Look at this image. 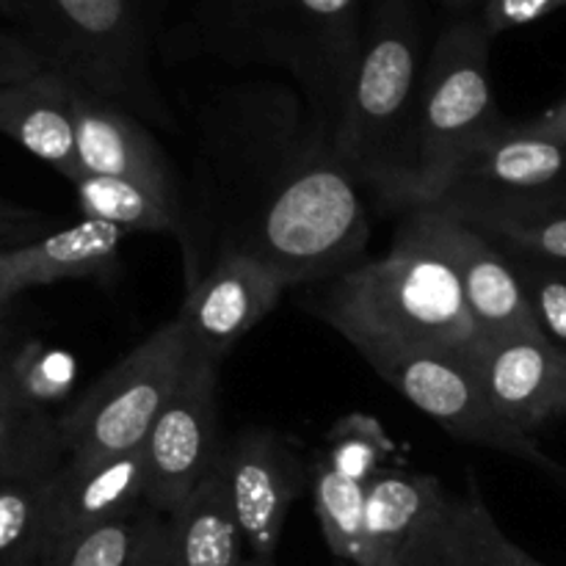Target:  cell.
<instances>
[{"mask_svg": "<svg viewBox=\"0 0 566 566\" xmlns=\"http://www.w3.org/2000/svg\"><path fill=\"white\" fill-rule=\"evenodd\" d=\"M368 365L453 440L509 453L553 475L558 484H566L564 464L553 462L528 434L501 418L468 363L437 357V354H401V357H376Z\"/></svg>", "mask_w": 566, "mask_h": 566, "instance_id": "9", "label": "cell"}, {"mask_svg": "<svg viewBox=\"0 0 566 566\" xmlns=\"http://www.w3.org/2000/svg\"><path fill=\"white\" fill-rule=\"evenodd\" d=\"M442 3L451 11H459V14H462V11L475 9V6H484V0H442Z\"/></svg>", "mask_w": 566, "mask_h": 566, "instance_id": "40", "label": "cell"}, {"mask_svg": "<svg viewBox=\"0 0 566 566\" xmlns=\"http://www.w3.org/2000/svg\"><path fill=\"white\" fill-rule=\"evenodd\" d=\"M0 17H3V20H11V22H17V25H20V17H22L20 0H0Z\"/></svg>", "mask_w": 566, "mask_h": 566, "instance_id": "39", "label": "cell"}, {"mask_svg": "<svg viewBox=\"0 0 566 566\" xmlns=\"http://www.w3.org/2000/svg\"><path fill=\"white\" fill-rule=\"evenodd\" d=\"M50 479L0 481V566H36L42 558Z\"/></svg>", "mask_w": 566, "mask_h": 566, "instance_id": "24", "label": "cell"}, {"mask_svg": "<svg viewBox=\"0 0 566 566\" xmlns=\"http://www.w3.org/2000/svg\"><path fill=\"white\" fill-rule=\"evenodd\" d=\"M0 133L75 186L83 177L75 147L72 81L55 70L0 86Z\"/></svg>", "mask_w": 566, "mask_h": 566, "instance_id": "17", "label": "cell"}, {"mask_svg": "<svg viewBox=\"0 0 566 566\" xmlns=\"http://www.w3.org/2000/svg\"><path fill=\"white\" fill-rule=\"evenodd\" d=\"M155 509L142 506L130 517L64 536L48 545L36 566H133L147 536Z\"/></svg>", "mask_w": 566, "mask_h": 566, "instance_id": "25", "label": "cell"}, {"mask_svg": "<svg viewBox=\"0 0 566 566\" xmlns=\"http://www.w3.org/2000/svg\"><path fill=\"white\" fill-rule=\"evenodd\" d=\"M221 468L249 556L274 562L293 503L313 481V462L291 437L252 426L227 440Z\"/></svg>", "mask_w": 566, "mask_h": 566, "instance_id": "12", "label": "cell"}, {"mask_svg": "<svg viewBox=\"0 0 566 566\" xmlns=\"http://www.w3.org/2000/svg\"><path fill=\"white\" fill-rule=\"evenodd\" d=\"M188 359L191 340L175 315L59 415L70 459L116 457L142 448L180 385Z\"/></svg>", "mask_w": 566, "mask_h": 566, "instance_id": "7", "label": "cell"}, {"mask_svg": "<svg viewBox=\"0 0 566 566\" xmlns=\"http://www.w3.org/2000/svg\"><path fill=\"white\" fill-rule=\"evenodd\" d=\"M426 59L418 0H379L365 22L352 92L335 125L337 158L379 202L401 166Z\"/></svg>", "mask_w": 566, "mask_h": 566, "instance_id": "6", "label": "cell"}, {"mask_svg": "<svg viewBox=\"0 0 566 566\" xmlns=\"http://www.w3.org/2000/svg\"><path fill=\"white\" fill-rule=\"evenodd\" d=\"M193 133L177 241L186 287L227 252L254 258L287 287L363 263L370 221L359 186L337 158L335 125L293 83H232L199 108Z\"/></svg>", "mask_w": 566, "mask_h": 566, "instance_id": "1", "label": "cell"}, {"mask_svg": "<svg viewBox=\"0 0 566 566\" xmlns=\"http://www.w3.org/2000/svg\"><path fill=\"white\" fill-rule=\"evenodd\" d=\"M396 562L398 566H468L462 547H459L451 495L409 536Z\"/></svg>", "mask_w": 566, "mask_h": 566, "instance_id": "30", "label": "cell"}, {"mask_svg": "<svg viewBox=\"0 0 566 566\" xmlns=\"http://www.w3.org/2000/svg\"><path fill=\"white\" fill-rule=\"evenodd\" d=\"M464 224L509 252L566 263V202L525 210V213L486 216V219H473Z\"/></svg>", "mask_w": 566, "mask_h": 566, "instance_id": "27", "label": "cell"}, {"mask_svg": "<svg viewBox=\"0 0 566 566\" xmlns=\"http://www.w3.org/2000/svg\"><path fill=\"white\" fill-rule=\"evenodd\" d=\"M14 370L25 390L48 407L53 398H66L72 385V363L59 352H44L36 343H22L14 354Z\"/></svg>", "mask_w": 566, "mask_h": 566, "instance_id": "31", "label": "cell"}, {"mask_svg": "<svg viewBox=\"0 0 566 566\" xmlns=\"http://www.w3.org/2000/svg\"><path fill=\"white\" fill-rule=\"evenodd\" d=\"M374 566H398L396 558H381V562H376Z\"/></svg>", "mask_w": 566, "mask_h": 566, "instance_id": "42", "label": "cell"}, {"mask_svg": "<svg viewBox=\"0 0 566 566\" xmlns=\"http://www.w3.org/2000/svg\"><path fill=\"white\" fill-rule=\"evenodd\" d=\"M44 224H48L44 216L0 199V249H6V252L39 241L42 238L39 232L44 230Z\"/></svg>", "mask_w": 566, "mask_h": 566, "instance_id": "34", "label": "cell"}, {"mask_svg": "<svg viewBox=\"0 0 566 566\" xmlns=\"http://www.w3.org/2000/svg\"><path fill=\"white\" fill-rule=\"evenodd\" d=\"M514 127L528 133V136L545 138V142H556L566 147V97L558 99V103H553L551 108L542 111V114L534 116V119L520 122V125Z\"/></svg>", "mask_w": 566, "mask_h": 566, "instance_id": "36", "label": "cell"}, {"mask_svg": "<svg viewBox=\"0 0 566 566\" xmlns=\"http://www.w3.org/2000/svg\"><path fill=\"white\" fill-rule=\"evenodd\" d=\"M448 501L434 475L385 468L365 484V520L374 564L396 558L409 536ZM370 564V566H374Z\"/></svg>", "mask_w": 566, "mask_h": 566, "instance_id": "21", "label": "cell"}, {"mask_svg": "<svg viewBox=\"0 0 566 566\" xmlns=\"http://www.w3.org/2000/svg\"><path fill=\"white\" fill-rule=\"evenodd\" d=\"M133 566H177L175 553H171V536L166 514L153 512L147 536H144V545L142 551H138V558Z\"/></svg>", "mask_w": 566, "mask_h": 566, "instance_id": "35", "label": "cell"}, {"mask_svg": "<svg viewBox=\"0 0 566 566\" xmlns=\"http://www.w3.org/2000/svg\"><path fill=\"white\" fill-rule=\"evenodd\" d=\"M17 296H20V293L11 285L9 269H6V249H0V315H9L11 302H14Z\"/></svg>", "mask_w": 566, "mask_h": 566, "instance_id": "38", "label": "cell"}, {"mask_svg": "<svg viewBox=\"0 0 566 566\" xmlns=\"http://www.w3.org/2000/svg\"><path fill=\"white\" fill-rule=\"evenodd\" d=\"M48 70V61L22 31L0 28V86L20 83Z\"/></svg>", "mask_w": 566, "mask_h": 566, "instance_id": "33", "label": "cell"}, {"mask_svg": "<svg viewBox=\"0 0 566 566\" xmlns=\"http://www.w3.org/2000/svg\"><path fill=\"white\" fill-rule=\"evenodd\" d=\"M315 503V517L321 523L326 547L343 562L354 566L374 564L365 520V484L346 479L313 459V481H310Z\"/></svg>", "mask_w": 566, "mask_h": 566, "instance_id": "23", "label": "cell"}, {"mask_svg": "<svg viewBox=\"0 0 566 566\" xmlns=\"http://www.w3.org/2000/svg\"><path fill=\"white\" fill-rule=\"evenodd\" d=\"M166 523L177 566H243L249 558L221 462Z\"/></svg>", "mask_w": 566, "mask_h": 566, "instance_id": "20", "label": "cell"}, {"mask_svg": "<svg viewBox=\"0 0 566 566\" xmlns=\"http://www.w3.org/2000/svg\"><path fill=\"white\" fill-rule=\"evenodd\" d=\"M503 252L512 260L514 274L523 285L539 332L553 346L566 352V263L531 258V254L509 252V249Z\"/></svg>", "mask_w": 566, "mask_h": 566, "instance_id": "29", "label": "cell"}, {"mask_svg": "<svg viewBox=\"0 0 566 566\" xmlns=\"http://www.w3.org/2000/svg\"><path fill=\"white\" fill-rule=\"evenodd\" d=\"M473 370L492 407L523 434L566 418V352L545 335L486 340Z\"/></svg>", "mask_w": 566, "mask_h": 566, "instance_id": "15", "label": "cell"}, {"mask_svg": "<svg viewBox=\"0 0 566 566\" xmlns=\"http://www.w3.org/2000/svg\"><path fill=\"white\" fill-rule=\"evenodd\" d=\"M77 205L86 219L108 221L125 232H166L177 241L186 232V219L177 205L136 182L116 177L83 175L75 182Z\"/></svg>", "mask_w": 566, "mask_h": 566, "instance_id": "22", "label": "cell"}, {"mask_svg": "<svg viewBox=\"0 0 566 566\" xmlns=\"http://www.w3.org/2000/svg\"><path fill=\"white\" fill-rule=\"evenodd\" d=\"M558 202H566V147L506 122L459 160L429 208L473 221Z\"/></svg>", "mask_w": 566, "mask_h": 566, "instance_id": "8", "label": "cell"}, {"mask_svg": "<svg viewBox=\"0 0 566 566\" xmlns=\"http://www.w3.org/2000/svg\"><path fill=\"white\" fill-rule=\"evenodd\" d=\"M396 232L434 249L448 260L462 285L464 302L481 340L542 335L523 285L514 274L512 260L490 238L464 221L431 208L409 210Z\"/></svg>", "mask_w": 566, "mask_h": 566, "instance_id": "11", "label": "cell"}, {"mask_svg": "<svg viewBox=\"0 0 566 566\" xmlns=\"http://www.w3.org/2000/svg\"><path fill=\"white\" fill-rule=\"evenodd\" d=\"M390 457V434L374 415L365 412H352L337 420L326 434L324 451L315 453V459L324 462L326 468L359 481V484H368L376 473H381Z\"/></svg>", "mask_w": 566, "mask_h": 566, "instance_id": "26", "label": "cell"}, {"mask_svg": "<svg viewBox=\"0 0 566 566\" xmlns=\"http://www.w3.org/2000/svg\"><path fill=\"white\" fill-rule=\"evenodd\" d=\"M490 44L479 17H459L434 39L385 208H429L459 160L506 127L492 94Z\"/></svg>", "mask_w": 566, "mask_h": 566, "instance_id": "4", "label": "cell"}, {"mask_svg": "<svg viewBox=\"0 0 566 566\" xmlns=\"http://www.w3.org/2000/svg\"><path fill=\"white\" fill-rule=\"evenodd\" d=\"M66 459L59 418L25 390L11 357L0 368V481L50 479Z\"/></svg>", "mask_w": 566, "mask_h": 566, "instance_id": "19", "label": "cell"}, {"mask_svg": "<svg viewBox=\"0 0 566 566\" xmlns=\"http://www.w3.org/2000/svg\"><path fill=\"white\" fill-rule=\"evenodd\" d=\"M147 459L136 451L97 459H66L50 479L48 545L147 506ZM48 551V547H44Z\"/></svg>", "mask_w": 566, "mask_h": 566, "instance_id": "16", "label": "cell"}, {"mask_svg": "<svg viewBox=\"0 0 566 566\" xmlns=\"http://www.w3.org/2000/svg\"><path fill=\"white\" fill-rule=\"evenodd\" d=\"M125 230L108 221L86 219L70 230L6 252L11 285L17 293L28 287L55 285L61 280H108L119 265Z\"/></svg>", "mask_w": 566, "mask_h": 566, "instance_id": "18", "label": "cell"}, {"mask_svg": "<svg viewBox=\"0 0 566 566\" xmlns=\"http://www.w3.org/2000/svg\"><path fill=\"white\" fill-rule=\"evenodd\" d=\"M72 114L83 175L136 182L182 210V177L147 122L77 83H72Z\"/></svg>", "mask_w": 566, "mask_h": 566, "instance_id": "14", "label": "cell"}, {"mask_svg": "<svg viewBox=\"0 0 566 566\" xmlns=\"http://www.w3.org/2000/svg\"><path fill=\"white\" fill-rule=\"evenodd\" d=\"M285 282L247 254H219L205 274L186 287L177 313L197 357L219 363L280 304Z\"/></svg>", "mask_w": 566, "mask_h": 566, "instance_id": "13", "label": "cell"}, {"mask_svg": "<svg viewBox=\"0 0 566 566\" xmlns=\"http://www.w3.org/2000/svg\"><path fill=\"white\" fill-rule=\"evenodd\" d=\"M22 33L48 70L122 105L153 130L180 133L153 64L142 0H20Z\"/></svg>", "mask_w": 566, "mask_h": 566, "instance_id": "5", "label": "cell"}, {"mask_svg": "<svg viewBox=\"0 0 566 566\" xmlns=\"http://www.w3.org/2000/svg\"><path fill=\"white\" fill-rule=\"evenodd\" d=\"M363 0H202L191 53L291 75L315 114L337 125L363 50Z\"/></svg>", "mask_w": 566, "mask_h": 566, "instance_id": "3", "label": "cell"}, {"mask_svg": "<svg viewBox=\"0 0 566 566\" xmlns=\"http://www.w3.org/2000/svg\"><path fill=\"white\" fill-rule=\"evenodd\" d=\"M243 566H274V562H263V558H254V556H249L247 562H243Z\"/></svg>", "mask_w": 566, "mask_h": 566, "instance_id": "41", "label": "cell"}, {"mask_svg": "<svg viewBox=\"0 0 566 566\" xmlns=\"http://www.w3.org/2000/svg\"><path fill=\"white\" fill-rule=\"evenodd\" d=\"M307 307L368 363L437 354L473 368L484 346L448 260L398 232L381 258L313 285Z\"/></svg>", "mask_w": 566, "mask_h": 566, "instance_id": "2", "label": "cell"}, {"mask_svg": "<svg viewBox=\"0 0 566 566\" xmlns=\"http://www.w3.org/2000/svg\"><path fill=\"white\" fill-rule=\"evenodd\" d=\"M566 0H484L481 6V25L490 33V39L514 28L531 25L536 20H545L553 11L564 9Z\"/></svg>", "mask_w": 566, "mask_h": 566, "instance_id": "32", "label": "cell"}, {"mask_svg": "<svg viewBox=\"0 0 566 566\" xmlns=\"http://www.w3.org/2000/svg\"><path fill=\"white\" fill-rule=\"evenodd\" d=\"M453 523L468 566H545L503 534L475 484L464 497H453Z\"/></svg>", "mask_w": 566, "mask_h": 566, "instance_id": "28", "label": "cell"}, {"mask_svg": "<svg viewBox=\"0 0 566 566\" xmlns=\"http://www.w3.org/2000/svg\"><path fill=\"white\" fill-rule=\"evenodd\" d=\"M221 437L219 363L191 352L182 379L169 403L155 420L144 459H147V501L158 514H171L224 457Z\"/></svg>", "mask_w": 566, "mask_h": 566, "instance_id": "10", "label": "cell"}, {"mask_svg": "<svg viewBox=\"0 0 566 566\" xmlns=\"http://www.w3.org/2000/svg\"><path fill=\"white\" fill-rule=\"evenodd\" d=\"M22 343L25 340H22V332L20 326L14 324V318H11V313L0 315V368L20 352Z\"/></svg>", "mask_w": 566, "mask_h": 566, "instance_id": "37", "label": "cell"}]
</instances>
